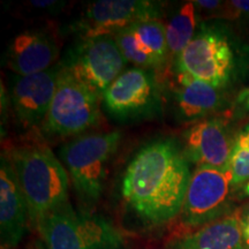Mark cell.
<instances>
[{
  "label": "cell",
  "mask_w": 249,
  "mask_h": 249,
  "mask_svg": "<svg viewBox=\"0 0 249 249\" xmlns=\"http://www.w3.org/2000/svg\"><path fill=\"white\" fill-rule=\"evenodd\" d=\"M191 178L182 147L171 139L155 140L126 167L121 194L142 219L160 225L179 216Z\"/></svg>",
  "instance_id": "6da1fadb"
},
{
  "label": "cell",
  "mask_w": 249,
  "mask_h": 249,
  "mask_svg": "<svg viewBox=\"0 0 249 249\" xmlns=\"http://www.w3.org/2000/svg\"><path fill=\"white\" fill-rule=\"evenodd\" d=\"M26 198L31 223L68 202V172L46 143L26 142L5 154Z\"/></svg>",
  "instance_id": "7a4b0ae2"
},
{
  "label": "cell",
  "mask_w": 249,
  "mask_h": 249,
  "mask_svg": "<svg viewBox=\"0 0 249 249\" xmlns=\"http://www.w3.org/2000/svg\"><path fill=\"white\" fill-rule=\"evenodd\" d=\"M120 140L118 130L91 133L77 136L61 148L62 164L83 203L93 204L101 197Z\"/></svg>",
  "instance_id": "3957f363"
},
{
  "label": "cell",
  "mask_w": 249,
  "mask_h": 249,
  "mask_svg": "<svg viewBox=\"0 0 249 249\" xmlns=\"http://www.w3.org/2000/svg\"><path fill=\"white\" fill-rule=\"evenodd\" d=\"M37 229L48 249H120L123 238L105 218L77 213L70 201L45 214Z\"/></svg>",
  "instance_id": "277c9868"
},
{
  "label": "cell",
  "mask_w": 249,
  "mask_h": 249,
  "mask_svg": "<svg viewBox=\"0 0 249 249\" xmlns=\"http://www.w3.org/2000/svg\"><path fill=\"white\" fill-rule=\"evenodd\" d=\"M236 70L232 40L218 27H202L192 42L177 57L174 71H183L216 88L225 89Z\"/></svg>",
  "instance_id": "5b68a950"
},
{
  "label": "cell",
  "mask_w": 249,
  "mask_h": 249,
  "mask_svg": "<svg viewBox=\"0 0 249 249\" xmlns=\"http://www.w3.org/2000/svg\"><path fill=\"white\" fill-rule=\"evenodd\" d=\"M232 176L227 170L196 167L183 200L179 220L186 232L229 216L233 208Z\"/></svg>",
  "instance_id": "8992f818"
},
{
  "label": "cell",
  "mask_w": 249,
  "mask_h": 249,
  "mask_svg": "<svg viewBox=\"0 0 249 249\" xmlns=\"http://www.w3.org/2000/svg\"><path fill=\"white\" fill-rule=\"evenodd\" d=\"M101 96L74 79L61 65L43 130L57 138L83 133L101 119Z\"/></svg>",
  "instance_id": "52a82bcc"
},
{
  "label": "cell",
  "mask_w": 249,
  "mask_h": 249,
  "mask_svg": "<svg viewBox=\"0 0 249 249\" xmlns=\"http://www.w3.org/2000/svg\"><path fill=\"white\" fill-rule=\"evenodd\" d=\"M126 64L113 36L81 39L61 61L74 79L101 97L124 73Z\"/></svg>",
  "instance_id": "ba28073f"
},
{
  "label": "cell",
  "mask_w": 249,
  "mask_h": 249,
  "mask_svg": "<svg viewBox=\"0 0 249 249\" xmlns=\"http://www.w3.org/2000/svg\"><path fill=\"white\" fill-rule=\"evenodd\" d=\"M102 101L112 117L120 120L143 119L161 110L160 81L150 70L129 68L103 93Z\"/></svg>",
  "instance_id": "9c48e42d"
},
{
  "label": "cell",
  "mask_w": 249,
  "mask_h": 249,
  "mask_svg": "<svg viewBox=\"0 0 249 249\" xmlns=\"http://www.w3.org/2000/svg\"><path fill=\"white\" fill-rule=\"evenodd\" d=\"M160 18V2L149 0H98L81 15L76 29L81 39L114 36L141 21Z\"/></svg>",
  "instance_id": "30bf717a"
},
{
  "label": "cell",
  "mask_w": 249,
  "mask_h": 249,
  "mask_svg": "<svg viewBox=\"0 0 249 249\" xmlns=\"http://www.w3.org/2000/svg\"><path fill=\"white\" fill-rule=\"evenodd\" d=\"M235 135L229 121L223 117H211L193 124L183 134L182 150L196 167L227 170Z\"/></svg>",
  "instance_id": "8fae6325"
},
{
  "label": "cell",
  "mask_w": 249,
  "mask_h": 249,
  "mask_svg": "<svg viewBox=\"0 0 249 249\" xmlns=\"http://www.w3.org/2000/svg\"><path fill=\"white\" fill-rule=\"evenodd\" d=\"M61 64L33 75L18 76L11 80L9 97L15 117L24 128L43 124L48 116L57 88Z\"/></svg>",
  "instance_id": "7c38bea8"
},
{
  "label": "cell",
  "mask_w": 249,
  "mask_h": 249,
  "mask_svg": "<svg viewBox=\"0 0 249 249\" xmlns=\"http://www.w3.org/2000/svg\"><path fill=\"white\" fill-rule=\"evenodd\" d=\"M169 89L174 111L181 121H198L216 117L226 107L224 89L216 88L196 77L174 71L169 77Z\"/></svg>",
  "instance_id": "4fadbf2b"
},
{
  "label": "cell",
  "mask_w": 249,
  "mask_h": 249,
  "mask_svg": "<svg viewBox=\"0 0 249 249\" xmlns=\"http://www.w3.org/2000/svg\"><path fill=\"white\" fill-rule=\"evenodd\" d=\"M127 61L143 70H157L169 58L166 24L160 18L141 21L113 36Z\"/></svg>",
  "instance_id": "5bb4252c"
},
{
  "label": "cell",
  "mask_w": 249,
  "mask_h": 249,
  "mask_svg": "<svg viewBox=\"0 0 249 249\" xmlns=\"http://www.w3.org/2000/svg\"><path fill=\"white\" fill-rule=\"evenodd\" d=\"M59 57V45L53 33L31 29L18 34L6 52V66L18 76L33 75L53 67Z\"/></svg>",
  "instance_id": "9a60e30c"
},
{
  "label": "cell",
  "mask_w": 249,
  "mask_h": 249,
  "mask_svg": "<svg viewBox=\"0 0 249 249\" xmlns=\"http://www.w3.org/2000/svg\"><path fill=\"white\" fill-rule=\"evenodd\" d=\"M29 210L8 158L0 163V245L1 249L18 247L26 234Z\"/></svg>",
  "instance_id": "2e32d148"
},
{
  "label": "cell",
  "mask_w": 249,
  "mask_h": 249,
  "mask_svg": "<svg viewBox=\"0 0 249 249\" xmlns=\"http://www.w3.org/2000/svg\"><path fill=\"white\" fill-rule=\"evenodd\" d=\"M167 249H247L242 230V210L174 238Z\"/></svg>",
  "instance_id": "e0dca14e"
},
{
  "label": "cell",
  "mask_w": 249,
  "mask_h": 249,
  "mask_svg": "<svg viewBox=\"0 0 249 249\" xmlns=\"http://www.w3.org/2000/svg\"><path fill=\"white\" fill-rule=\"evenodd\" d=\"M196 6L194 1H187L166 24V42L169 54L178 57L195 36Z\"/></svg>",
  "instance_id": "ac0fdd59"
},
{
  "label": "cell",
  "mask_w": 249,
  "mask_h": 249,
  "mask_svg": "<svg viewBox=\"0 0 249 249\" xmlns=\"http://www.w3.org/2000/svg\"><path fill=\"white\" fill-rule=\"evenodd\" d=\"M227 171L231 173L235 191L249 182V124L235 134Z\"/></svg>",
  "instance_id": "d6986e66"
},
{
  "label": "cell",
  "mask_w": 249,
  "mask_h": 249,
  "mask_svg": "<svg viewBox=\"0 0 249 249\" xmlns=\"http://www.w3.org/2000/svg\"><path fill=\"white\" fill-rule=\"evenodd\" d=\"M226 18H235L239 17H249V0H233L224 5V12Z\"/></svg>",
  "instance_id": "ffe728a7"
},
{
  "label": "cell",
  "mask_w": 249,
  "mask_h": 249,
  "mask_svg": "<svg viewBox=\"0 0 249 249\" xmlns=\"http://www.w3.org/2000/svg\"><path fill=\"white\" fill-rule=\"evenodd\" d=\"M235 107H238V110L242 114L246 113V112H249V87L239 92L235 101Z\"/></svg>",
  "instance_id": "44dd1931"
},
{
  "label": "cell",
  "mask_w": 249,
  "mask_h": 249,
  "mask_svg": "<svg viewBox=\"0 0 249 249\" xmlns=\"http://www.w3.org/2000/svg\"><path fill=\"white\" fill-rule=\"evenodd\" d=\"M196 7L204 9L208 13H214L219 8L223 7L222 1H204V0H198V1H194Z\"/></svg>",
  "instance_id": "7402d4cb"
},
{
  "label": "cell",
  "mask_w": 249,
  "mask_h": 249,
  "mask_svg": "<svg viewBox=\"0 0 249 249\" xmlns=\"http://www.w3.org/2000/svg\"><path fill=\"white\" fill-rule=\"evenodd\" d=\"M242 230H244L246 246L249 249V209L246 213H242Z\"/></svg>",
  "instance_id": "603a6c76"
},
{
  "label": "cell",
  "mask_w": 249,
  "mask_h": 249,
  "mask_svg": "<svg viewBox=\"0 0 249 249\" xmlns=\"http://www.w3.org/2000/svg\"><path fill=\"white\" fill-rule=\"evenodd\" d=\"M240 191H241V193H242V194H244L245 196H248V197H249V182L246 183V185H245L244 187H242Z\"/></svg>",
  "instance_id": "cb8c5ba5"
}]
</instances>
